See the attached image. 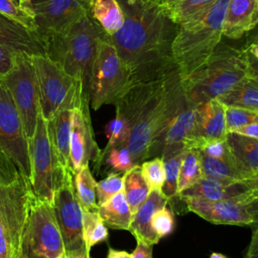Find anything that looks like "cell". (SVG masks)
Listing matches in <instances>:
<instances>
[{"label":"cell","mask_w":258,"mask_h":258,"mask_svg":"<svg viewBox=\"0 0 258 258\" xmlns=\"http://www.w3.org/2000/svg\"><path fill=\"white\" fill-rule=\"evenodd\" d=\"M124 12V23L106 37L130 71L133 83L150 82L176 69L172 42L178 26L161 4L137 0H118Z\"/></svg>","instance_id":"6da1fadb"},{"label":"cell","mask_w":258,"mask_h":258,"mask_svg":"<svg viewBox=\"0 0 258 258\" xmlns=\"http://www.w3.org/2000/svg\"><path fill=\"white\" fill-rule=\"evenodd\" d=\"M186 104L177 69L162 77L134 123L127 147L135 165L162 151L174 117Z\"/></svg>","instance_id":"7a4b0ae2"},{"label":"cell","mask_w":258,"mask_h":258,"mask_svg":"<svg viewBox=\"0 0 258 258\" xmlns=\"http://www.w3.org/2000/svg\"><path fill=\"white\" fill-rule=\"evenodd\" d=\"M101 27L87 12L66 28L42 37L46 56L80 81L89 94V83Z\"/></svg>","instance_id":"3957f363"},{"label":"cell","mask_w":258,"mask_h":258,"mask_svg":"<svg viewBox=\"0 0 258 258\" xmlns=\"http://www.w3.org/2000/svg\"><path fill=\"white\" fill-rule=\"evenodd\" d=\"M248 74L246 49L221 43L208 60L192 73L180 77L186 102L198 106L218 99Z\"/></svg>","instance_id":"277c9868"},{"label":"cell","mask_w":258,"mask_h":258,"mask_svg":"<svg viewBox=\"0 0 258 258\" xmlns=\"http://www.w3.org/2000/svg\"><path fill=\"white\" fill-rule=\"evenodd\" d=\"M229 1L217 0L201 20L178 26L172 42V57L180 77L192 73L204 64L221 43Z\"/></svg>","instance_id":"5b68a950"},{"label":"cell","mask_w":258,"mask_h":258,"mask_svg":"<svg viewBox=\"0 0 258 258\" xmlns=\"http://www.w3.org/2000/svg\"><path fill=\"white\" fill-rule=\"evenodd\" d=\"M29 151L32 192L36 199L52 204L54 194L72 181L74 175L62 163L41 113L37 118L34 134L29 140Z\"/></svg>","instance_id":"8992f818"},{"label":"cell","mask_w":258,"mask_h":258,"mask_svg":"<svg viewBox=\"0 0 258 258\" xmlns=\"http://www.w3.org/2000/svg\"><path fill=\"white\" fill-rule=\"evenodd\" d=\"M31 57L37 79L40 111L46 121L60 111L90 103L89 94L80 81L68 75L46 55Z\"/></svg>","instance_id":"52a82bcc"},{"label":"cell","mask_w":258,"mask_h":258,"mask_svg":"<svg viewBox=\"0 0 258 258\" xmlns=\"http://www.w3.org/2000/svg\"><path fill=\"white\" fill-rule=\"evenodd\" d=\"M33 192L19 173L10 183H0V258H19Z\"/></svg>","instance_id":"ba28073f"},{"label":"cell","mask_w":258,"mask_h":258,"mask_svg":"<svg viewBox=\"0 0 258 258\" xmlns=\"http://www.w3.org/2000/svg\"><path fill=\"white\" fill-rule=\"evenodd\" d=\"M132 84L130 71L103 31L89 83L91 107L98 110L104 105H115Z\"/></svg>","instance_id":"9c48e42d"},{"label":"cell","mask_w":258,"mask_h":258,"mask_svg":"<svg viewBox=\"0 0 258 258\" xmlns=\"http://www.w3.org/2000/svg\"><path fill=\"white\" fill-rule=\"evenodd\" d=\"M20 256L22 258H62L66 256L52 204L33 197L22 238Z\"/></svg>","instance_id":"30bf717a"},{"label":"cell","mask_w":258,"mask_h":258,"mask_svg":"<svg viewBox=\"0 0 258 258\" xmlns=\"http://www.w3.org/2000/svg\"><path fill=\"white\" fill-rule=\"evenodd\" d=\"M3 81L10 92L29 141L41 113L37 79L31 55L17 53L12 70L3 78Z\"/></svg>","instance_id":"8fae6325"},{"label":"cell","mask_w":258,"mask_h":258,"mask_svg":"<svg viewBox=\"0 0 258 258\" xmlns=\"http://www.w3.org/2000/svg\"><path fill=\"white\" fill-rule=\"evenodd\" d=\"M0 149L13 161L18 171L30 182L29 141L3 78H0Z\"/></svg>","instance_id":"7c38bea8"},{"label":"cell","mask_w":258,"mask_h":258,"mask_svg":"<svg viewBox=\"0 0 258 258\" xmlns=\"http://www.w3.org/2000/svg\"><path fill=\"white\" fill-rule=\"evenodd\" d=\"M91 0H19L41 37L57 32L89 12Z\"/></svg>","instance_id":"4fadbf2b"},{"label":"cell","mask_w":258,"mask_h":258,"mask_svg":"<svg viewBox=\"0 0 258 258\" xmlns=\"http://www.w3.org/2000/svg\"><path fill=\"white\" fill-rule=\"evenodd\" d=\"M52 207L66 253L86 250L83 239V209L76 196L74 179L54 194Z\"/></svg>","instance_id":"5bb4252c"},{"label":"cell","mask_w":258,"mask_h":258,"mask_svg":"<svg viewBox=\"0 0 258 258\" xmlns=\"http://www.w3.org/2000/svg\"><path fill=\"white\" fill-rule=\"evenodd\" d=\"M186 209L206 221L219 225L250 226L252 217L247 210L250 202L257 200L252 196L227 200H205L199 198H180Z\"/></svg>","instance_id":"9a60e30c"},{"label":"cell","mask_w":258,"mask_h":258,"mask_svg":"<svg viewBox=\"0 0 258 258\" xmlns=\"http://www.w3.org/2000/svg\"><path fill=\"white\" fill-rule=\"evenodd\" d=\"M89 106L90 103H85L73 109L70 137V168L73 174L90 161L96 163L101 155L94 136Z\"/></svg>","instance_id":"2e32d148"},{"label":"cell","mask_w":258,"mask_h":258,"mask_svg":"<svg viewBox=\"0 0 258 258\" xmlns=\"http://www.w3.org/2000/svg\"><path fill=\"white\" fill-rule=\"evenodd\" d=\"M227 135L226 106L218 99H213L196 106L194 130L184 146L201 149L210 142L226 140Z\"/></svg>","instance_id":"e0dca14e"},{"label":"cell","mask_w":258,"mask_h":258,"mask_svg":"<svg viewBox=\"0 0 258 258\" xmlns=\"http://www.w3.org/2000/svg\"><path fill=\"white\" fill-rule=\"evenodd\" d=\"M252 196L258 199V194L247 180H219L203 177L192 186L183 190L180 198H199L205 200H227Z\"/></svg>","instance_id":"ac0fdd59"},{"label":"cell","mask_w":258,"mask_h":258,"mask_svg":"<svg viewBox=\"0 0 258 258\" xmlns=\"http://www.w3.org/2000/svg\"><path fill=\"white\" fill-rule=\"evenodd\" d=\"M0 44L17 53L46 55L41 37L0 13Z\"/></svg>","instance_id":"d6986e66"},{"label":"cell","mask_w":258,"mask_h":258,"mask_svg":"<svg viewBox=\"0 0 258 258\" xmlns=\"http://www.w3.org/2000/svg\"><path fill=\"white\" fill-rule=\"evenodd\" d=\"M258 24V0H230L226 9L223 36L239 39Z\"/></svg>","instance_id":"ffe728a7"},{"label":"cell","mask_w":258,"mask_h":258,"mask_svg":"<svg viewBox=\"0 0 258 258\" xmlns=\"http://www.w3.org/2000/svg\"><path fill=\"white\" fill-rule=\"evenodd\" d=\"M168 200L164 197L162 191L156 189L150 190L146 200L133 215L128 230L136 240L143 241L152 246L159 242L160 239L151 228V218L155 211L166 206Z\"/></svg>","instance_id":"44dd1931"},{"label":"cell","mask_w":258,"mask_h":258,"mask_svg":"<svg viewBox=\"0 0 258 258\" xmlns=\"http://www.w3.org/2000/svg\"><path fill=\"white\" fill-rule=\"evenodd\" d=\"M227 142L233 162L242 178L247 180L258 173V138L230 132Z\"/></svg>","instance_id":"7402d4cb"},{"label":"cell","mask_w":258,"mask_h":258,"mask_svg":"<svg viewBox=\"0 0 258 258\" xmlns=\"http://www.w3.org/2000/svg\"><path fill=\"white\" fill-rule=\"evenodd\" d=\"M216 2L217 0H174L161 5L177 26H184L205 17Z\"/></svg>","instance_id":"603a6c76"},{"label":"cell","mask_w":258,"mask_h":258,"mask_svg":"<svg viewBox=\"0 0 258 258\" xmlns=\"http://www.w3.org/2000/svg\"><path fill=\"white\" fill-rule=\"evenodd\" d=\"M89 13L107 35L116 33L124 23V12L118 0H91Z\"/></svg>","instance_id":"cb8c5ba5"},{"label":"cell","mask_w":258,"mask_h":258,"mask_svg":"<svg viewBox=\"0 0 258 258\" xmlns=\"http://www.w3.org/2000/svg\"><path fill=\"white\" fill-rule=\"evenodd\" d=\"M98 213L107 228L128 231L133 214L121 190L104 204L98 206Z\"/></svg>","instance_id":"d4e9b609"},{"label":"cell","mask_w":258,"mask_h":258,"mask_svg":"<svg viewBox=\"0 0 258 258\" xmlns=\"http://www.w3.org/2000/svg\"><path fill=\"white\" fill-rule=\"evenodd\" d=\"M72 119H73V110H63V111L58 112L50 120L46 121L50 139H51L62 163L70 171H71V168H70V137H71Z\"/></svg>","instance_id":"484cf974"},{"label":"cell","mask_w":258,"mask_h":258,"mask_svg":"<svg viewBox=\"0 0 258 258\" xmlns=\"http://www.w3.org/2000/svg\"><path fill=\"white\" fill-rule=\"evenodd\" d=\"M185 148L183 143H173L164 145L161 151L165 171L162 194L168 202L177 198V178Z\"/></svg>","instance_id":"4316f807"},{"label":"cell","mask_w":258,"mask_h":258,"mask_svg":"<svg viewBox=\"0 0 258 258\" xmlns=\"http://www.w3.org/2000/svg\"><path fill=\"white\" fill-rule=\"evenodd\" d=\"M218 100L225 106L258 110V77L247 74Z\"/></svg>","instance_id":"83f0119b"},{"label":"cell","mask_w":258,"mask_h":258,"mask_svg":"<svg viewBox=\"0 0 258 258\" xmlns=\"http://www.w3.org/2000/svg\"><path fill=\"white\" fill-rule=\"evenodd\" d=\"M123 191L131 213L134 215L150 192L141 174L140 164L134 165L123 173Z\"/></svg>","instance_id":"f1b7e54d"},{"label":"cell","mask_w":258,"mask_h":258,"mask_svg":"<svg viewBox=\"0 0 258 258\" xmlns=\"http://www.w3.org/2000/svg\"><path fill=\"white\" fill-rule=\"evenodd\" d=\"M196 119V107L187 102L177 113L168 127L164 138V145L173 143H185L190 137Z\"/></svg>","instance_id":"f546056e"},{"label":"cell","mask_w":258,"mask_h":258,"mask_svg":"<svg viewBox=\"0 0 258 258\" xmlns=\"http://www.w3.org/2000/svg\"><path fill=\"white\" fill-rule=\"evenodd\" d=\"M204 177L201 153L196 148H185L177 178V198Z\"/></svg>","instance_id":"4dcf8cb0"},{"label":"cell","mask_w":258,"mask_h":258,"mask_svg":"<svg viewBox=\"0 0 258 258\" xmlns=\"http://www.w3.org/2000/svg\"><path fill=\"white\" fill-rule=\"evenodd\" d=\"M74 186L82 209L86 211H98L96 197L97 181L90 170L89 164L74 174Z\"/></svg>","instance_id":"1f68e13d"},{"label":"cell","mask_w":258,"mask_h":258,"mask_svg":"<svg viewBox=\"0 0 258 258\" xmlns=\"http://www.w3.org/2000/svg\"><path fill=\"white\" fill-rule=\"evenodd\" d=\"M106 165L110 172H126L135 164L127 145H120L101 150L99 160L95 163V170H99L102 165Z\"/></svg>","instance_id":"d6a6232c"},{"label":"cell","mask_w":258,"mask_h":258,"mask_svg":"<svg viewBox=\"0 0 258 258\" xmlns=\"http://www.w3.org/2000/svg\"><path fill=\"white\" fill-rule=\"evenodd\" d=\"M108 236V228L98 211L83 210V239L86 250L90 253L96 244L107 241Z\"/></svg>","instance_id":"836d02e7"},{"label":"cell","mask_w":258,"mask_h":258,"mask_svg":"<svg viewBox=\"0 0 258 258\" xmlns=\"http://www.w3.org/2000/svg\"><path fill=\"white\" fill-rule=\"evenodd\" d=\"M201 161L204 177L219 180H244L233 160L217 159L201 153Z\"/></svg>","instance_id":"e575fe53"},{"label":"cell","mask_w":258,"mask_h":258,"mask_svg":"<svg viewBox=\"0 0 258 258\" xmlns=\"http://www.w3.org/2000/svg\"><path fill=\"white\" fill-rule=\"evenodd\" d=\"M140 170L149 190L156 189L162 191L165 181V171L161 156L144 160L140 164Z\"/></svg>","instance_id":"d590c367"},{"label":"cell","mask_w":258,"mask_h":258,"mask_svg":"<svg viewBox=\"0 0 258 258\" xmlns=\"http://www.w3.org/2000/svg\"><path fill=\"white\" fill-rule=\"evenodd\" d=\"M130 131V125L124 119L115 115V118L109 121L105 126V135L108 139L105 148L127 145Z\"/></svg>","instance_id":"8d00e7d4"},{"label":"cell","mask_w":258,"mask_h":258,"mask_svg":"<svg viewBox=\"0 0 258 258\" xmlns=\"http://www.w3.org/2000/svg\"><path fill=\"white\" fill-rule=\"evenodd\" d=\"M258 118V110L226 106V127L228 133L245 127Z\"/></svg>","instance_id":"74e56055"},{"label":"cell","mask_w":258,"mask_h":258,"mask_svg":"<svg viewBox=\"0 0 258 258\" xmlns=\"http://www.w3.org/2000/svg\"><path fill=\"white\" fill-rule=\"evenodd\" d=\"M121 190H123V174L110 172L105 178L97 182L96 197L98 206L104 204Z\"/></svg>","instance_id":"f35d334b"},{"label":"cell","mask_w":258,"mask_h":258,"mask_svg":"<svg viewBox=\"0 0 258 258\" xmlns=\"http://www.w3.org/2000/svg\"><path fill=\"white\" fill-rule=\"evenodd\" d=\"M18 1L19 0H0V13L35 32L32 18L19 6Z\"/></svg>","instance_id":"ab89813d"},{"label":"cell","mask_w":258,"mask_h":258,"mask_svg":"<svg viewBox=\"0 0 258 258\" xmlns=\"http://www.w3.org/2000/svg\"><path fill=\"white\" fill-rule=\"evenodd\" d=\"M151 228L159 239L169 235L174 228V219L172 212L166 206L158 209L152 215Z\"/></svg>","instance_id":"60d3db41"},{"label":"cell","mask_w":258,"mask_h":258,"mask_svg":"<svg viewBox=\"0 0 258 258\" xmlns=\"http://www.w3.org/2000/svg\"><path fill=\"white\" fill-rule=\"evenodd\" d=\"M198 150H200L201 153L209 157L222 159V160H233L227 139L210 142Z\"/></svg>","instance_id":"b9f144b4"},{"label":"cell","mask_w":258,"mask_h":258,"mask_svg":"<svg viewBox=\"0 0 258 258\" xmlns=\"http://www.w3.org/2000/svg\"><path fill=\"white\" fill-rule=\"evenodd\" d=\"M19 173L13 161L0 149V183L14 181Z\"/></svg>","instance_id":"7bdbcfd3"},{"label":"cell","mask_w":258,"mask_h":258,"mask_svg":"<svg viewBox=\"0 0 258 258\" xmlns=\"http://www.w3.org/2000/svg\"><path fill=\"white\" fill-rule=\"evenodd\" d=\"M17 52L0 44V78H4L13 68Z\"/></svg>","instance_id":"ee69618b"},{"label":"cell","mask_w":258,"mask_h":258,"mask_svg":"<svg viewBox=\"0 0 258 258\" xmlns=\"http://www.w3.org/2000/svg\"><path fill=\"white\" fill-rule=\"evenodd\" d=\"M152 247V245L143 241L136 240V247L131 254V258H153Z\"/></svg>","instance_id":"f6af8a7d"},{"label":"cell","mask_w":258,"mask_h":258,"mask_svg":"<svg viewBox=\"0 0 258 258\" xmlns=\"http://www.w3.org/2000/svg\"><path fill=\"white\" fill-rule=\"evenodd\" d=\"M245 258H258V229L253 230Z\"/></svg>","instance_id":"bcb514c9"},{"label":"cell","mask_w":258,"mask_h":258,"mask_svg":"<svg viewBox=\"0 0 258 258\" xmlns=\"http://www.w3.org/2000/svg\"><path fill=\"white\" fill-rule=\"evenodd\" d=\"M233 133H238L241 135L258 138V118L256 120H254L252 123H250L249 125L242 127Z\"/></svg>","instance_id":"7dc6e473"},{"label":"cell","mask_w":258,"mask_h":258,"mask_svg":"<svg viewBox=\"0 0 258 258\" xmlns=\"http://www.w3.org/2000/svg\"><path fill=\"white\" fill-rule=\"evenodd\" d=\"M246 60H247L248 75L258 77V59L247 49H246Z\"/></svg>","instance_id":"c3c4849f"},{"label":"cell","mask_w":258,"mask_h":258,"mask_svg":"<svg viewBox=\"0 0 258 258\" xmlns=\"http://www.w3.org/2000/svg\"><path fill=\"white\" fill-rule=\"evenodd\" d=\"M247 210L252 217V224L249 227L252 230L258 229V199L250 202L247 206Z\"/></svg>","instance_id":"681fc988"},{"label":"cell","mask_w":258,"mask_h":258,"mask_svg":"<svg viewBox=\"0 0 258 258\" xmlns=\"http://www.w3.org/2000/svg\"><path fill=\"white\" fill-rule=\"evenodd\" d=\"M107 258H131V254L128 253L127 251L116 250V249L109 247L108 253H107Z\"/></svg>","instance_id":"f907efd6"},{"label":"cell","mask_w":258,"mask_h":258,"mask_svg":"<svg viewBox=\"0 0 258 258\" xmlns=\"http://www.w3.org/2000/svg\"><path fill=\"white\" fill-rule=\"evenodd\" d=\"M258 40V24L256 25V27L254 29H252L248 34H246V45H249L250 43H252L253 41Z\"/></svg>","instance_id":"816d5d0a"},{"label":"cell","mask_w":258,"mask_h":258,"mask_svg":"<svg viewBox=\"0 0 258 258\" xmlns=\"http://www.w3.org/2000/svg\"><path fill=\"white\" fill-rule=\"evenodd\" d=\"M247 50H249L257 59H258V40L253 41L252 43H250L249 45H247L245 47Z\"/></svg>","instance_id":"f5cc1de1"},{"label":"cell","mask_w":258,"mask_h":258,"mask_svg":"<svg viewBox=\"0 0 258 258\" xmlns=\"http://www.w3.org/2000/svg\"><path fill=\"white\" fill-rule=\"evenodd\" d=\"M247 181H248V183L250 184V186L253 188V189H255L256 191H257V194H258V173H256L254 176H252L251 178H249V179H247Z\"/></svg>","instance_id":"db71d44e"},{"label":"cell","mask_w":258,"mask_h":258,"mask_svg":"<svg viewBox=\"0 0 258 258\" xmlns=\"http://www.w3.org/2000/svg\"><path fill=\"white\" fill-rule=\"evenodd\" d=\"M143 3H151V4H162L163 0H137Z\"/></svg>","instance_id":"11a10c76"},{"label":"cell","mask_w":258,"mask_h":258,"mask_svg":"<svg viewBox=\"0 0 258 258\" xmlns=\"http://www.w3.org/2000/svg\"><path fill=\"white\" fill-rule=\"evenodd\" d=\"M210 258H227L225 255L221 254V253H217V252H214L211 254Z\"/></svg>","instance_id":"9f6ffc18"},{"label":"cell","mask_w":258,"mask_h":258,"mask_svg":"<svg viewBox=\"0 0 258 258\" xmlns=\"http://www.w3.org/2000/svg\"><path fill=\"white\" fill-rule=\"evenodd\" d=\"M171 1H174V0H163V3H167V2H171Z\"/></svg>","instance_id":"6f0895ef"},{"label":"cell","mask_w":258,"mask_h":258,"mask_svg":"<svg viewBox=\"0 0 258 258\" xmlns=\"http://www.w3.org/2000/svg\"><path fill=\"white\" fill-rule=\"evenodd\" d=\"M19 258H22V257H21V256H20V257H19Z\"/></svg>","instance_id":"680465c9"}]
</instances>
